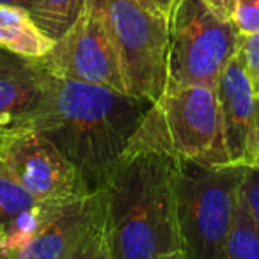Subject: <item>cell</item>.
<instances>
[{
  "label": "cell",
  "instance_id": "cell-1",
  "mask_svg": "<svg viewBox=\"0 0 259 259\" xmlns=\"http://www.w3.org/2000/svg\"><path fill=\"white\" fill-rule=\"evenodd\" d=\"M43 75L45 94L32 130L75 165L91 190H98L108 181L151 105L110 87L57 78L45 69Z\"/></svg>",
  "mask_w": 259,
  "mask_h": 259
},
{
  "label": "cell",
  "instance_id": "cell-2",
  "mask_svg": "<svg viewBox=\"0 0 259 259\" xmlns=\"http://www.w3.org/2000/svg\"><path fill=\"white\" fill-rule=\"evenodd\" d=\"M178 163L172 153L134 135L103 185L107 233L115 259H163L181 252Z\"/></svg>",
  "mask_w": 259,
  "mask_h": 259
},
{
  "label": "cell",
  "instance_id": "cell-3",
  "mask_svg": "<svg viewBox=\"0 0 259 259\" xmlns=\"http://www.w3.org/2000/svg\"><path fill=\"white\" fill-rule=\"evenodd\" d=\"M243 169L180 158L176 215L185 259H219L234 222Z\"/></svg>",
  "mask_w": 259,
  "mask_h": 259
},
{
  "label": "cell",
  "instance_id": "cell-4",
  "mask_svg": "<svg viewBox=\"0 0 259 259\" xmlns=\"http://www.w3.org/2000/svg\"><path fill=\"white\" fill-rule=\"evenodd\" d=\"M135 137L181 160L229 165L215 87L167 85L148 108Z\"/></svg>",
  "mask_w": 259,
  "mask_h": 259
},
{
  "label": "cell",
  "instance_id": "cell-5",
  "mask_svg": "<svg viewBox=\"0 0 259 259\" xmlns=\"http://www.w3.org/2000/svg\"><path fill=\"white\" fill-rule=\"evenodd\" d=\"M115 50L126 94L156 103L169 80V20L139 0H96Z\"/></svg>",
  "mask_w": 259,
  "mask_h": 259
},
{
  "label": "cell",
  "instance_id": "cell-6",
  "mask_svg": "<svg viewBox=\"0 0 259 259\" xmlns=\"http://www.w3.org/2000/svg\"><path fill=\"white\" fill-rule=\"evenodd\" d=\"M240 41L233 22L220 18L204 0H178L169 20L167 85L217 87Z\"/></svg>",
  "mask_w": 259,
  "mask_h": 259
},
{
  "label": "cell",
  "instance_id": "cell-7",
  "mask_svg": "<svg viewBox=\"0 0 259 259\" xmlns=\"http://www.w3.org/2000/svg\"><path fill=\"white\" fill-rule=\"evenodd\" d=\"M0 167L37 202H62L93 192L75 165L36 130L0 139Z\"/></svg>",
  "mask_w": 259,
  "mask_h": 259
},
{
  "label": "cell",
  "instance_id": "cell-8",
  "mask_svg": "<svg viewBox=\"0 0 259 259\" xmlns=\"http://www.w3.org/2000/svg\"><path fill=\"white\" fill-rule=\"evenodd\" d=\"M96 0H85L76 22L55 41L37 64L57 78L76 80L126 93L115 50L96 11Z\"/></svg>",
  "mask_w": 259,
  "mask_h": 259
},
{
  "label": "cell",
  "instance_id": "cell-9",
  "mask_svg": "<svg viewBox=\"0 0 259 259\" xmlns=\"http://www.w3.org/2000/svg\"><path fill=\"white\" fill-rule=\"evenodd\" d=\"M227 156L231 165L259 167V100L238 52L217 82Z\"/></svg>",
  "mask_w": 259,
  "mask_h": 259
},
{
  "label": "cell",
  "instance_id": "cell-10",
  "mask_svg": "<svg viewBox=\"0 0 259 259\" xmlns=\"http://www.w3.org/2000/svg\"><path fill=\"white\" fill-rule=\"evenodd\" d=\"M45 94V75L36 61L0 50V139L32 130Z\"/></svg>",
  "mask_w": 259,
  "mask_h": 259
},
{
  "label": "cell",
  "instance_id": "cell-11",
  "mask_svg": "<svg viewBox=\"0 0 259 259\" xmlns=\"http://www.w3.org/2000/svg\"><path fill=\"white\" fill-rule=\"evenodd\" d=\"M105 208L103 187L59 202L39 233L11 259H64Z\"/></svg>",
  "mask_w": 259,
  "mask_h": 259
},
{
  "label": "cell",
  "instance_id": "cell-12",
  "mask_svg": "<svg viewBox=\"0 0 259 259\" xmlns=\"http://www.w3.org/2000/svg\"><path fill=\"white\" fill-rule=\"evenodd\" d=\"M55 41L43 32L27 9L0 6V50L23 59H43Z\"/></svg>",
  "mask_w": 259,
  "mask_h": 259
},
{
  "label": "cell",
  "instance_id": "cell-13",
  "mask_svg": "<svg viewBox=\"0 0 259 259\" xmlns=\"http://www.w3.org/2000/svg\"><path fill=\"white\" fill-rule=\"evenodd\" d=\"M64 202V201H62ZM59 202H37L0 227V259H11L36 238Z\"/></svg>",
  "mask_w": 259,
  "mask_h": 259
},
{
  "label": "cell",
  "instance_id": "cell-14",
  "mask_svg": "<svg viewBox=\"0 0 259 259\" xmlns=\"http://www.w3.org/2000/svg\"><path fill=\"white\" fill-rule=\"evenodd\" d=\"M85 0H34L29 15L54 41L62 37L82 13Z\"/></svg>",
  "mask_w": 259,
  "mask_h": 259
},
{
  "label": "cell",
  "instance_id": "cell-15",
  "mask_svg": "<svg viewBox=\"0 0 259 259\" xmlns=\"http://www.w3.org/2000/svg\"><path fill=\"white\" fill-rule=\"evenodd\" d=\"M219 259H259V229L238 199L234 222Z\"/></svg>",
  "mask_w": 259,
  "mask_h": 259
},
{
  "label": "cell",
  "instance_id": "cell-16",
  "mask_svg": "<svg viewBox=\"0 0 259 259\" xmlns=\"http://www.w3.org/2000/svg\"><path fill=\"white\" fill-rule=\"evenodd\" d=\"M64 259H115L107 233V199H105V208L101 209L98 219Z\"/></svg>",
  "mask_w": 259,
  "mask_h": 259
},
{
  "label": "cell",
  "instance_id": "cell-17",
  "mask_svg": "<svg viewBox=\"0 0 259 259\" xmlns=\"http://www.w3.org/2000/svg\"><path fill=\"white\" fill-rule=\"evenodd\" d=\"M34 204L36 199L0 167V227Z\"/></svg>",
  "mask_w": 259,
  "mask_h": 259
},
{
  "label": "cell",
  "instance_id": "cell-18",
  "mask_svg": "<svg viewBox=\"0 0 259 259\" xmlns=\"http://www.w3.org/2000/svg\"><path fill=\"white\" fill-rule=\"evenodd\" d=\"M240 199L259 229V167H245L240 185Z\"/></svg>",
  "mask_w": 259,
  "mask_h": 259
},
{
  "label": "cell",
  "instance_id": "cell-19",
  "mask_svg": "<svg viewBox=\"0 0 259 259\" xmlns=\"http://www.w3.org/2000/svg\"><path fill=\"white\" fill-rule=\"evenodd\" d=\"M234 29L241 36L259 32V0H236L231 16Z\"/></svg>",
  "mask_w": 259,
  "mask_h": 259
},
{
  "label": "cell",
  "instance_id": "cell-20",
  "mask_svg": "<svg viewBox=\"0 0 259 259\" xmlns=\"http://www.w3.org/2000/svg\"><path fill=\"white\" fill-rule=\"evenodd\" d=\"M238 52L241 55L255 98L259 100V32L250 34V36H241Z\"/></svg>",
  "mask_w": 259,
  "mask_h": 259
},
{
  "label": "cell",
  "instance_id": "cell-21",
  "mask_svg": "<svg viewBox=\"0 0 259 259\" xmlns=\"http://www.w3.org/2000/svg\"><path fill=\"white\" fill-rule=\"evenodd\" d=\"M139 2L167 20H170V15H172L174 8L178 4V0H139Z\"/></svg>",
  "mask_w": 259,
  "mask_h": 259
},
{
  "label": "cell",
  "instance_id": "cell-22",
  "mask_svg": "<svg viewBox=\"0 0 259 259\" xmlns=\"http://www.w3.org/2000/svg\"><path fill=\"white\" fill-rule=\"evenodd\" d=\"M234 2H236V0H204V4L208 6L213 13H217L220 18L229 20V22L234 11Z\"/></svg>",
  "mask_w": 259,
  "mask_h": 259
},
{
  "label": "cell",
  "instance_id": "cell-23",
  "mask_svg": "<svg viewBox=\"0 0 259 259\" xmlns=\"http://www.w3.org/2000/svg\"><path fill=\"white\" fill-rule=\"evenodd\" d=\"M34 0H0V6H15V8H22L30 11Z\"/></svg>",
  "mask_w": 259,
  "mask_h": 259
},
{
  "label": "cell",
  "instance_id": "cell-24",
  "mask_svg": "<svg viewBox=\"0 0 259 259\" xmlns=\"http://www.w3.org/2000/svg\"><path fill=\"white\" fill-rule=\"evenodd\" d=\"M163 259H185V255H183V252H178V254L167 255V257H163Z\"/></svg>",
  "mask_w": 259,
  "mask_h": 259
},
{
  "label": "cell",
  "instance_id": "cell-25",
  "mask_svg": "<svg viewBox=\"0 0 259 259\" xmlns=\"http://www.w3.org/2000/svg\"><path fill=\"white\" fill-rule=\"evenodd\" d=\"M0 233H2V229H0Z\"/></svg>",
  "mask_w": 259,
  "mask_h": 259
}]
</instances>
